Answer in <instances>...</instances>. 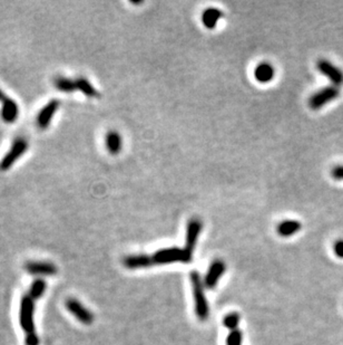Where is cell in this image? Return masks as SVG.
I'll return each mask as SVG.
<instances>
[{
  "label": "cell",
  "instance_id": "cell-1",
  "mask_svg": "<svg viewBox=\"0 0 343 345\" xmlns=\"http://www.w3.org/2000/svg\"><path fill=\"white\" fill-rule=\"evenodd\" d=\"M190 276L195 300V313L201 321H205L209 314V308L205 295H204V286L201 276L197 272H192Z\"/></svg>",
  "mask_w": 343,
  "mask_h": 345
},
{
  "label": "cell",
  "instance_id": "cell-12",
  "mask_svg": "<svg viewBox=\"0 0 343 345\" xmlns=\"http://www.w3.org/2000/svg\"><path fill=\"white\" fill-rule=\"evenodd\" d=\"M2 118L6 123H14L19 117V107L18 104L16 103L13 98L7 96L2 102Z\"/></svg>",
  "mask_w": 343,
  "mask_h": 345
},
{
  "label": "cell",
  "instance_id": "cell-16",
  "mask_svg": "<svg viewBox=\"0 0 343 345\" xmlns=\"http://www.w3.org/2000/svg\"><path fill=\"white\" fill-rule=\"evenodd\" d=\"M223 17V13L218 8H208L203 13L202 20L207 29H214L218 21Z\"/></svg>",
  "mask_w": 343,
  "mask_h": 345
},
{
  "label": "cell",
  "instance_id": "cell-20",
  "mask_svg": "<svg viewBox=\"0 0 343 345\" xmlns=\"http://www.w3.org/2000/svg\"><path fill=\"white\" fill-rule=\"evenodd\" d=\"M46 287H47V285L44 279H36V281L31 284L28 295L34 300L40 298L44 295V293H45Z\"/></svg>",
  "mask_w": 343,
  "mask_h": 345
},
{
  "label": "cell",
  "instance_id": "cell-18",
  "mask_svg": "<svg viewBox=\"0 0 343 345\" xmlns=\"http://www.w3.org/2000/svg\"><path fill=\"white\" fill-rule=\"evenodd\" d=\"M54 84L59 92L63 93H73L77 91L75 80L64 78V76H58V78L55 79Z\"/></svg>",
  "mask_w": 343,
  "mask_h": 345
},
{
  "label": "cell",
  "instance_id": "cell-7",
  "mask_svg": "<svg viewBox=\"0 0 343 345\" xmlns=\"http://www.w3.org/2000/svg\"><path fill=\"white\" fill-rule=\"evenodd\" d=\"M317 66L319 72L326 76L331 81V83L333 84V86L337 87L343 84V72L339 67H336L335 65L326 61V59H320Z\"/></svg>",
  "mask_w": 343,
  "mask_h": 345
},
{
  "label": "cell",
  "instance_id": "cell-4",
  "mask_svg": "<svg viewBox=\"0 0 343 345\" xmlns=\"http://www.w3.org/2000/svg\"><path fill=\"white\" fill-rule=\"evenodd\" d=\"M28 149V142L24 138H17L10 146L9 151L6 153L2 161H0V170L2 171H7L9 168H12L15 162L18 160L20 157L25 155V152Z\"/></svg>",
  "mask_w": 343,
  "mask_h": 345
},
{
  "label": "cell",
  "instance_id": "cell-11",
  "mask_svg": "<svg viewBox=\"0 0 343 345\" xmlns=\"http://www.w3.org/2000/svg\"><path fill=\"white\" fill-rule=\"evenodd\" d=\"M225 272V264L222 260H215L212 262V265L209 266L208 272L204 279V284L207 288H213L215 285L220 281L221 276L223 275Z\"/></svg>",
  "mask_w": 343,
  "mask_h": 345
},
{
  "label": "cell",
  "instance_id": "cell-15",
  "mask_svg": "<svg viewBox=\"0 0 343 345\" xmlns=\"http://www.w3.org/2000/svg\"><path fill=\"white\" fill-rule=\"evenodd\" d=\"M275 70L274 67L271 64L268 63H262L260 64L259 66L255 68V79L260 82V83H269L270 81H272L274 78Z\"/></svg>",
  "mask_w": 343,
  "mask_h": 345
},
{
  "label": "cell",
  "instance_id": "cell-24",
  "mask_svg": "<svg viewBox=\"0 0 343 345\" xmlns=\"http://www.w3.org/2000/svg\"><path fill=\"white\" fill-rule=\"evenodd\" d=\"M331 176L335 180H343V166H336L332 169Z\"/></svg>",
  "mask_w": 343,
  "mask_h": 345
},
{
  "label": "cell",
  "instance_id": "cell-3",
  "mask_svg": "<svg viewBox=\"0 0 343 345\" xmlns=\"http://www.w3.org/2000/svg\"><path fill=\"white\" fill-rule=\"evenodd\" d=\"M34 315H35V300L27 294L20 300L19 310L20 326L26 332V334L35 332Z\"/></svg>",
  "mask_w": 343,
  "mask_h": 345
},
{
  "label": "cell",
  "instance_id": "cell-10",
  "mask_svg": "<svg viewBox=\"0 0 343 345\" xmlns=\"http://www.w3.org/2000/svg\"><path fill=\"white\" fill-rule=\"evenodd\" d=\"M202 227H203V223H202L200 219H197V218L191 219L189 223H187L185 249L187 251H190V253H192V254H193V250H194V247L196 245L197 238H198V236H200V234L202 232Z\"/></svg>",
  "mask_w": 343,
  "mask_h": 345
},
{
  "label": "cell",
  "instance_id": "cell-2",
  "mask_svg": "<svg viewBox=\"0 0 343 345\" xmlns=\"http://www.w3.org/2000/svg\"><path fill=\"white\" fill-rule=\"evenodd\" d=\"M193 254L187 251L185 248L181 249L178 247L159 249L154 255H152L153 262L155 265L170 264V262H190L192 261Z\"/></svg>",
  "mask_w": 343,
  "mask_h": 345
},
{
  "label": "cell",
  "instance_id": "cell-26",
  "mask_svg": "<svg viewBox=\"0 0 343 345\" xmlns=\"http://www.w3.org/2000/svg\"><path fill=\"white\" fill-rule=\"evenodd\" d=\"M6 97H7V95L5 94V93L3 92V90H2V89H0V102H3V101H4L5 98H6Z\"/></svg>",
  "mask_w": 343,
  "mask_h": 345
},
{
  "label": "cell",
  "instance_id": "cell-14",
  "mask_svg": "<svg viewBox=\"0 0 343 345\" xmlns=\"http://www.w3.org/2000/svg\"><path fill=\"white\" fill-rule=\"evenodd\" d=\"M106 147L110 155H118L123 147V140L117 131H109L106 135Z\"/></svg>",
  "mask_w": 343,
  "mask_h": 345
},
{
  "label": "cell",
  "instance_id": "cell-19",
  "mask_svg": "<svg viewBox=\"0 0 343 345\" xmlns=\"http://www.w3.org/2000/svg\"><path fill=\"white\" fill-rule=\"evenodd\" d=\"M75 82H76L77 91L81 92L84 95L88 97H95L98 95L97 90L90 83V81H88L86 78H77Z\"/></svg>",
  "mask_w": 343,
  "mask_h": 345
},
{
  "label": "cell",
  "instance_id": "cell-9",
  "mask_svg": "<svg viewBox=\"0 0 343 345\" xmlns=\"http://www.w3.org/2000/svg\"><path fill=\"white\" fill-rule=\"evenodd\" d=\"M25 270L34 276H52L57 273V267L49 261H28Z\"/></svg>",
  "mask_w": 343,
  "mask_h": 345
},
{
  "label": "cell",
  "instance_id": "cell-6",
  "mask_svg": "<svg viewBox=\"0 0 343 345\" xmlns=\"http://www.w3.org/2000/svg\"><path fill=\"white\" fill-rule=\"evenodd\" d=\"M66 308L69 311V313L75 316L82 324L91 325L94 322V314L86 306L82 305L78 299L68 298L66 300Z\"/></svg>",
  "mask_w": 343,
  "mask_h": 345
},
{
  "label": "cell",
  "instance_id": "cell-13",
  "mask_svg": "<svg viewBox=\"0 0 343 345\" xmlns=\"http://www.w3.org/2000/svg\"><path fill=\"white\" fill-rule=\"evenodd\" d=\"M123 264L125 267L130 268V270H137V268L152 266L154 265V262H153L152 256L140 254V255H131V256L125 257Z\"/></svg>",
  "mask_w": 343,
  "mask_h": 345
},
{
  "label": "cell",
  "instance_id": "cell-25",
  "mask_svg": "<svg viewBox=\"0 0 343 345\" xmlns=\"http://www.w3.org/2000/svg\"><path fill=\"white\" fill-rule=\"evenodd\" d=\"M333 251L336 257L343 259V240H337L333 246Z\"/></svg>",
  "mask_w": 343,
  "mask_h": 345
},
{
  "label": "cell",
  "instance_id": "cell-22",
  "mask_svg": "<svg viewBox=\"0 0 343 345\" xmlns=\"http://www.w3.org/2000/svg\"><path fill=\"white\" fill-rule=\"evenodd\" d=\"M228 345H241L242 344V333L239 330L232 331L226 337Z\"/></svg>",
  "mask_w": 343,
  "mask_h": 345
},
{
  "label": "cell",
  "instance_id": "cell-21",
  "mask_svg": "<svg viewBox=\"0 0 343 345\" xmlns=\"http://www.w3.org/2000/svg\"><path fill=\"white\" fill-rule=\"evenodd\" d=\"M239 322H240V315L237 313H231L224 317L223 324L225 327H228L229 330L235 331L237 325H239Z\"/></svg>",
  "mask_w": 343,
  "mask_h": 345
},
{
  "label": "cell",
  "instance_id": "cell-23",
  "mask_svg": "<svg viewBox=\"0 0 343 345\" xmlns=\"http://www.w3.org/2000/svg\"><path fill=\"white\" fill-rule=\"evenodd\" d=\"M25 344L26 345H39V337H38L36 332L26 334Z\"/></svg>",
  "mask_w": 343,
  "mask_h": 345
},
{
  "label": "cell",
  "instance_id": "cell-17",
  "mask_svg": "<svg viewBox=\"0 0 343 345\" xmlns=\"http://www.w3.org/2000/svg\"><path fill=\"white\" fill-rule=\"evenodd\" d=\"M301 227H302L301 222L297 220H284L279 224L276 230H278V234L280 235V236L290 237L292 236V235L300 232Z\"/></svg>",
  "mask_w": 343,
  "mask_h": 345
},
{
  "label": "cell",
  "instance_id": "cell-5",
  "mask_svg": "<svg viewBox=\"0 0 343 345\" xmlns=\"http://www.w3.org/2000/svg\"><path fill=\"white\" fill-rule=\"evenodd\" d=\"M340 95V90L336 86H326L324 89H321L317 93L310 97L309 105L312 109H319L325 104H328L332 101H334L335 98Z\"/></svg>",
  "mask_w": 343,
  "mask_h": 345
},
{
  "label": "cell",
  "instance_id": "cell-8",
  "mask_svg": "<svg viewBox=\"0 0 343 345\" xmlns=\"http://www.w3.org/2000/svg\"><path fill=\"white\" fill-rule=\"evenodd\" d=\"M59 105H60V103L58 100H52L40 109V112L38 113L37 120H36L38 128L41 130H45L49 127V124H51L55 113L58 111Z\"/></svg>",
  "mask_w": 343,
  "mask_h": 345
}]
</instances>
